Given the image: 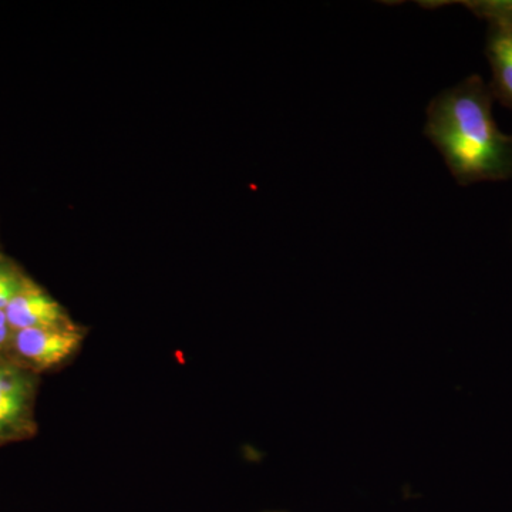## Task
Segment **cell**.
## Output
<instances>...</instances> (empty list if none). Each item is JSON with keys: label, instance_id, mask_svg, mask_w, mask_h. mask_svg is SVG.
Returning a JSON list of instances; mask_svg holds the SVG:
<instances>
[{"label": "cell", "instance_id": "ba28073f", "mask_svg": "<svg viewBox=\"0 0 512 512\" xmlns=\"http://www.w3.org/2000/svg\"><path fill=\"white\" fill-rule=\"evenodd\" d=\"M15 330L10 326L5 309H0V360H8Z\"/></svg>", "mask_w": 512, "mask_h": 512}, {"label": "cell", "instance_id": "7a4b0ae2", "mask_svg": "<svg viewBox=\"0 0 512 512\" xmlns=\"http://www.w3.org/2000/svg\"><path fill=\"white\" fill-rule=\"evenodd\" d=\"M39 375L0 360V447L35 437Z\"/></svg>", "mask_w": 512, "mask_h": 512}, {"label": "cell", "instance_id": "277c9868", "mask_svg": "<svg viewBox=\"0 0 512 512\" xmlns=\"http://www.w3.org/2000/svg\"><path fill=\"white\" fill-rule=\"evenodd\" d=\"M5 313L13 330L76 325L60 302L32 278L6 306Z\"/></svg>", "mask_w": 512, "mask_h": 512}, {"label": "cell", "instance_id": "5b68a950", "mask_svg": "<svg viewBox=\"0 0 512 512\" xmlns=\"http://www.w3.org/2000/svg\"><path fill=\"white\" fill-rule=\"evenodd\" d=\"M485 56L493 73L491 93L512 110V19L488 22Z\"/></svg>", "mask_w": 512, "mask_h": 512}, {"label": "cell", "instance_id": "3957f363", "mask_svg": "<svg viewBox=\"0 0 512 512\" xmlns=\"http://www.w3.org/2000/svg\"><path fill=\"white\" fill-rule=\"evenodd\" d=\"M83 339L77 325L15 330L8 360L40 375L67 362Z\"/></svg>", "mask_w": 512, "mask_h": 512}, {"label": "cell", "instance_id": "6da1fadb", "mask_svg": "<svg viewBox=\"0 0 512 512\" xmlns=\"http://www.w3.org/2000/svg\"><path fill=\"white\" fill-rule=\"evenodd\" d=\"M493 101L483 77L471 74L427 106L424 136L463 187L512 178V134L495 123Z\"/></svg>", "mask_w": 512, "mask_h": 512}, {"label": "cell", "instance_id": "52a82bcc", "mask_svg": "<svg viewBox=\"0 0 512 512\" xmlns=\"http://www.w3.org/2000/svg\"><path fill=\"white\" fill-rule=\"evenodd\" d=\"M477 18L487 20L512 19V0H471L463 2Z\"/></svg>", "mask_w": 512, "mask_h": 512}, {"label": "cell", "instance_id": "9c48e42d", "mask_svg": "<svg viewBox=\"0 0 512 512\" xmlns=\"http://www.w3.org/2000/svg\"><path fill=\"white\" fill-rule=\"evenodd\" d=\"M2 255H3V252H2V249H0V256H2Z\"/></svg>", "mask_w": 512, "mask_h": 512}, {"label": "cell", "instance_id": "8992f818", "mask_svg": "<svg viewBox=\"0 0 512 512\" xmlns=\"http://www.w3.org/2000/svg\"><path fill=\"white\" fill-rule=\"evenodd\" d=\"M30 276L8 256H0V309H5L15 298Z\"/></svg>", "mask_w": 512, "mask_h": 512}]
</instances>
